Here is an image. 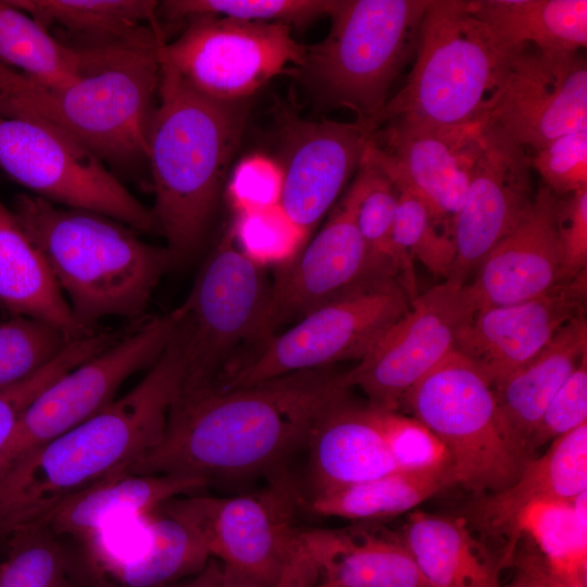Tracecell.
I'll return each mask as SVG.
<instances>
[{
    "instance_id": "obj_6",
    "label": "cell",
    "mask_w": 587,
    "mask_h": 587,
    "mask_svg": "<svg viewBox=\"0 0 587 587\" xmlns=\"http://www.w3.org/2000/svg\"><path fill=\"white\" fill-rule=\"evenodd\" d=\"M508 54L469 0H429L413 67L377 115L376 127L446 128L485 120Z\"/></svg>"
},
{
    "instance_id": "obj_51",
    "label": "cell",
    "mask_w": 587,
    "mask_h": 587,
    "mask_svg": "<svg viewBox=\"0 0 587 587\" xmlns=\"http://www.w3.org/2000/svg\"><path fill=\"white\" fill-rule=\"evenodd\" d=\"M4 102H5L4 93L0 89V116L2 115V111H3V108H4Z\"/></svg>"
},
{
    "instance_id": "obj_11",
    "label": "cell",
    "mask_w": 587,
    "mask_h": 587,
    "mask_svg": "<svg viewBox=\"0 0 587 587\" xmlns=\"http://www.w3.org/2000/svg\"><path fill=\"white\" fill-rule=\"evenodd\" d=\"M0 170L53 204L107 215L137 233L160 234L152 210L99 157L50 124L0 116Z\"/></svg>"
},
{
    "instance_id": "obj_34",
    "label": "cell",
    "mask_w": 587,
    "mask_h": 587,
    "mask_svg": "<svg viewBox=\"0 0 587 587\" xmlns=\"http://www.w3.org/2000/svg\"><path fill=\"white\" fill-rule=\"evenodd\" d=\"M398 199L399 192L395 184L365 152L342 200L354 215L359 233L376 271L398 277L413 300L420 295L414 263L401 255L394 241Z\"/></svg>"
},
{
    "instance_id": "obj_1",
    "label": "cell",
    "mask_w": 587,
    "mask_h": 587,
    "mask_svg": "<svg viewBox=\"0 0 587 587\" xmlns=\"http://www.w3.org/2000/svg\"><path fill=\"white\" fill-rule=\"evenodd\" d=\"M349 390L345 372L326 366L176 399L159 444L126 472L208 480L258 473L305 442L319 417Z\"/></svg>"
},
{
    "instance_id": "obj_29",
    "label": "cell",
    "mask_w": 587,
    "mask_h": 587,
    "mask_svg": "<svg viewBox=\"0 0 587 587\" xmlns=\"http://www.w3.org/2000/svg\"><path fill=\"white\" fill-rule=\"evenodd\" d=\"M586 355L585 313L565 324L530 362L492 387L508 425L530 455L529 442L548 403Z\"/></svg>"
},
{
    "instance_id": "obj_42",
    "label": "cell",
    "mask_w": 587,
    "mask_h": 587,
    "mask_svg": "<svg viewBox=\"0 0 587 587\" xmlns=\"http://www.w3.org/2000/svg\"><path fill=\"white\" fill-rule=\"evenodd\" d=\"M530 164L555 196L587 189V128L557 137L533 151Z\"/></svg>"
},
{
    "instance_id": "obj_32",
    "label": "cell",
    "mask_w": 587,
    "mask_h": 587,
    "mask_svg": "<svg viewBox=\"0 0 587 587\" xmlns=\"http://www.w3.org/2000/svg\"><path fill=\"white\" fill-rule=\"evenodd\" d=\"M43 27L57 26L73 47L140 41L162 29L159 1L7 0Z\"/></svg>"
},
{
    "instance_id": "obj_16",
    "label": "cell",
    "mask_w": 587,
    "mask_h": 587,
    "mask_svg": "<svg viewBox=\"0 0 587 587\" xmlns=\"http://www.w3.org/2000/svg\"><path fill=\"white\" fill-rule=\"evenodd\" d=\"M467 284L448 282L419 295L409 310L350 371L369 404L396 411L410 389L453 350L460 332L476 313Z\"/></svg>"
},
{
    "instance_id": "obj_19",
    "label": "cell",
    "mask_w": 587,
    "mask_h": 587,
    "mask_svg": "<svg viewBox=\"0 0 587 587\" xmlns=\"http://www.w3.org/2000/svg\"><path fill=\"white\" fill-rule=\"evenodd\" d=\"M530 154L486 122L464 203L453 225L457 253L445 280L465 285L490 250L524 217L535 195Z\"/></svg>"
},
{
    "instance_id": "obj_44",
    "label": "cell",
    "mask_w": 587,
    "mask_h": 587,
    "mask_svg": "<svg viewBox=\"0 0 587 587\" xmlns=\"http://www.w3.org/2000/svg\"><path fill=\"white\" fill-rule=\"evenodd\" d=\"M586 423L587 355L548 403L530 439V452Z\"/></svg>"
},
{
    "instance_id": "obj_25",
    "label": "cell",
    "mask_w": 587,
    "mask_h": 587,
    "mask_svg": "<svg viewBox=\"0 0 587 587\" xmlns=\"http://www.w3.org/2000/svg\"><path fill=\"white\" fill-rule=\"evenodd\" d=\"M587 491V423L553 440L537 459L530 458L508 487L477 496L476 523L491 534H521L526 511L545 502L571 503Z\"/></svg>"
},
{
    "instance_id": "obj_12",
    "label": "cell",
    "mask_w": 587,
    "mask_h": 587,
    "mask_svg": "<svg viewBox=\"0 0 587 587\" xmlns=\"http://www.w3.org/2000/svg\"><path fill=\"white\" fill-rule=\"evenodd\" d=\"M158 53L199 93L232 102L247 100L288 65L301 67L305 47L284 23L203 16L174 41L163 40Z\"/></svg>"
},
{
    "instance_id": "obj_5",
    "label": "cell",
    "mask_w": 587,
    "mask_h": 587,
    "mask_svg": "<svg viewBox=\"0 0 587 587\" xmlns=\"http://www.w3.org/2000/svg\"><path fill=\"white\" fill-rule=\"evenodd\" d=\"M11 210L42 252L76 320L98 332L99 320L143 319L162 276L176 259L107 215L62 209L35 195H16Z\"/></svg>"
},
{
    "instance_id": "obj_10",
    "label": "cell",
    "mask_w": 587,
    "mask_h": 587,
    "mask_svg": "<svg viewBox=\"0 0 587 587\" xmlns=\"http://www.w3.org/2000/svg\"><path fill=\"white\" fill-rule=\"evenodd\" d=\"M411 298L396 276L367 278L268 338L216 390H234L289 373L363 359L409 310Z\"/></svg>"
},
{
    "instance_id": "obj_13",
    "label": "cell",
    "mask_w": 587,
    "mask_h": 587,
    "mask_svg": "<svg viewBox=\"0 0 587 587\" xmlns=\"http://www.w3.org/2000/svg\"><path fill=\"white\" fill-rule=\"evenodd\" d=\"M175 310L140 320L114 345L60 376L23 413L0 452V472L16 460L101 412L124 382L151 367L166 348Z\"/></svg>"
},
{
    "instance_id": "obj_26",
    "label": "cell",
    "mask_w": 587,
    "mask_h": 587,
    "mask_svg": "<svg viewBox=\"0 0 587 587\" xmlns=\"http://www.w3.org/2000/svg\"><path fill=\"white\" fill-rule=\"evenodd\" d=\"M299 537L316 563V587H433L401 539L328 528Z\"/></svg>"
},
{
    "instance_id": "obj_14",
    "label": "cell",
    "mask_w": 587,
    "mask_h": 587,
    "mask_svg": "<svg viewBox=\"0 0 587 587\" xmlns=\"http://www.w3.org/2000/svg\"><path fill=\"white\" fill-rule=\"evenodd\" d=\"M159 508L191 527L211 558L261 587L274 586L300 532L286 482L251 495L176 497Z\"/></svg>"
},
{
    "instance_id": "obj_33",
    "label": "cell",
    "mask_w": 587,
    "mask_h": 587,
    "mask_svg": "<svg viewBox=\"0 0 587 587\" xmlns=\"http://www.w3.org/2000/svg\"><path fill=\"white\" fill-rule=\"evenodd\" d=\"M452 485L447 462L400 470L347 487L313 494L312 512L349 520H377L414 509Z\"/></svg>"
},
{
    "instance_id": "obj_49",
    "label": "cell",
    "mask_w": 587,
    "mask_h": 587,
    "mask_svg": "<svg viewBox=\"0 0 587 587\" xmlns=\"http://www.w3.org/2000/svg\"><path fill=\"white\" fill-rule=\"evenodd\" d=\"M504 587H549L545 558L533 552L524 554L513 578Z\"/></svg>"
},
{
    "instance_id": "obj_43",
    "label": "cell",
    "mask_w": 587,
    "mask_h": 587,
    "mask_svg": "<svg viewBox=\"0 0 587 587\" xmlns=\"http://www.w3.org/2000/svg\"><path fill=\"white\" fill-rule=\"evenodd\" d=\"M87 348L68 345L62 353L26 379L0 390V452L23 413L50 384L87 360Z\"/></svg>"
},
{
    "instance_id": "obj_40",
    "label": "cell",
    "mask_w": 587,
    "mask_h": 587,
    "mask_svg": "<svg viewBox=\"0 0 587 587\" xmlns=\"http://www.w3.org/2000/svg\"><path fill=\"white\" fill-rule=\"evenodd\" d=\"M75 340L55 326L14 315L0 323V390L32 376Z\"/></svg>"
},
{
    "instance_id": "obj_21",
    "label": "cell",
    "mask_w": 587,
    "mask_h": 587,
    "mask_svg": "<svg viewBox=\"0 0 587 587\" xmlns=\"http://www.w3.org/2000/svg\"><path fill=\"white\" fill-rule=\"evenodd\" d=\"M284 137L279 207L307 236L355 175L377 128L294 118Z\"/></svg>"
},
{
    "instance_id": "obj_38",
    "label": "cell",
    "mask_w": 587,
    "mask_h": 587,
    "mask_svg": "<svg viewBox=\"0 0 587 587\" xmlns=\"http://www.w3.org/2000/svg\"><path fill=\"white\" fill-rule=\"evenodd\" d=\"M335 4L336 0H167L159 2L158 17L174 23L212 16L291 26L328 15Z\"/></svg>"
},
{
    "instance_id": "obj_45",
    "label": "cell",
    "mask_w": 587,
    "mask_h": 587,
    "mask_svg": "<svg viewBox=\"0 0 587 587\" xmlns=\"http://www.w3.org/2000/svg\"><path fill=\"white\" fill-rule=\"evenodd\" d=\"M554 218L562 283L587 271V189L555 196Z\"/></svg>"
},
{
    "instance_id": "obj_41",
    "label": "cell",
    "mask_w": 587,
    "mask_h": 587,
    "mask_svg": "<svg viewBox=\"0 0 587 587\" xmlns=\"http://www.w3.org/2000/svg\"><path fill=\"white\" fill-rule=\"evenodd\" d=\"M233 232L239 248L261 265L289 260L305 237L279 204L239 212Z\"/></svg>"
},
{
    "instance_id": "obj_9",
    "label": "cell",
    "mask_w": 587,
    "mask_h": 587,
    "mask_svg": "<svg viewBox=\"0 0 587 587\" xmlns=\"http://www.w3.org/2000/svg\"><path fill=\"white\" fill-rule=\"evenodd\" d=\"M270 292L263 265L239 248L234 232L227 233L176 309L183 376L175 400L216 389L238 350L264 344Z\"/></svg>"
},
{
    "instance_id": "obj_50",
    "label": "cell",
    "mask_w": 587,
    "mask_h": 587,
    "mask_svg": "<svg viewBox=\"0 0 587 587\" xmlns=\"http://www.w3.org/2000/svg\"><path fill=\"white\" fill-rule=\"evenodd\" d=\"M548 584L549 587H587L586 570L579 571H555L548 564Z\"/></svg>"
},
{
    "instance_id": "obj_36",
    "label": "cell",
    "mask_w": 587,
    "mask_h": 587,
    "mask_svg": "<svg viewBox=\"0 0 587 587\" xmlns=\"http://www.w3.org/2000/svg\"><path fill=\"white\" fill-rule=\"evenodd\" d=\"M63 539L42 522L10 533L0 587H76L75 554Z\"/></svg>"
},
{
    "instance_id": "obj_48",
    "label": "cell",
    "mask_w": 587,
    "mask_h": 587,
    "mask_svg": "<svg viewBox=\"0 0 587 587\" xmlns=\"http://www.w3.org/2000/svg\"><path fill=\"white\" fill-rule=\"evenodd\" d=\"M168 587H261L227 569L214 558L196 574Z\"/></svg>"
},
{
    "instance_id": "obj_30",
    "label": "cell",
    "mask_w": 587,
    "mask_h": 587,
    "mask_svg": "<svg viewBox=\"0 0 587 587\" xmlns=\"http://www.w3.org/2000/svg\"><path fill=\"white\" fill-rule=\"evenodd\" d=\"M507 53L530 45L550 51L587 46L586 0H469Z\"/></svg>"
},
{
    "instance_id": "obj_18",
    "label": "cell",
    "mask_w": 587,
    "mask_h": 587,
    "mask_svg": "<svg viewBox=\"0 0 587 587\" xmlns=\"http://www.w3.org/2000/svg\"><path fill=\"white\" fill-rule=\"evenodd\" d=\"M485 127L486 120L446 128L388 123L375 132L366 152L398 190L423 200L453 234L454 220L483 150Z\"/></svg>"
},
{
    "instance_id": "obj_2",
    "label": "cell",
    "mask_w": 587,
    "mask_h": 587,
    "mask_svg": "<svg viewBox=\"0 0 587 587\" xmlns=\"http://www.w3.org/2000/svg\"><path fill=\"white\" fill-rule=\"evenodd\" d=\"M182 376V351L173 330L160 358L126 395L1 471L0 540L40 522L75 494L126 472L157 446Z\"/></svg>"
},
{
    "instance_id": "obj_7",
    "label": "cell",
    "mask_w": 587,
    "mask_h": 587,
    "mask_svg": "<svg viewBox=\"0 0 587 587\" xmlns=\"http://www.w3.org/2000/svg\"><path fill=\"white\" fill-rule=\"evenodd\" d=\"M429 0H336L325 39L305 47L301 66L329 104L371 123L389 88L415 54L420 24ZM377 128V127H376Z\"/></svg>"
},
{
    "instance_id": "obj_39",
    "label": "cell",
    "mask_w": 587,
    "mask_h": 587,
    "mask_svg": "<svg viewBox=\"0 0 587 587\" xmlns=\"http://www.w3.org/2000/svg\"><path fill=\"white\" fill-rule=\"evenodd\" d=\"M398 192L394 223L398 251L408 261H419L434 276L447 279L457 253L453 234L438 222L419 197L405 190Z\"/></svg>"
},
{
    "instance_id": "obj_3",
    "label": "cell",
    "mask_w": 587,
    "mask_h": 587,
    "mask_svg": "<svg viewBox=\"0 0 587 587\" xmlns=\"http://www.w3.org/2000/svg\"><path fill=\"white\" fill-rule=\"evenodd\" d=\"M163 33L140 41L78 47L85 59L77 79L42 86L0 63L1 116L52 125L104 164L134 172L147 163L148 130L158 100Z\"/></svg>"
},
{
    "instance_id": "obj_37",
    "label": "cell",
    "mask_w": 587,
    "mask_h": 587,
    "mask_svg": "<svg viewBox=\"0 0 587 587\" xmlns=\"http://www.w3.org/2000/svg\"><path fill=\"white\" fill-rule=\"evenodd\" d=\"M586 494L571 503H537L522 519L521 533L535 537L552 570H586Z\"/></svg>"
},
{
    "instance_id": "obj_17",
    "label": "cell",
    "mask_w": 587,
    "mask_h": 587,
    "mask_svg": "<svg viewBox=\"0 0 587 587\" xmlns=\"http://www.w3.org/2000/svg\"><path fill=\"white\" fill-rule=\"evenodd\" d=\"M77 544L76 587H168L211 558L191 527L160 508L114 519Z\"/></svg>"
},
{
    "instance_id": "obj_4",
    "label": "cell",
    "mask_w": 587,
    "mask_h": 587,
    "mask_svg": "<svg viewBox=\"0 0 587 587\" xmlns=\"http://www.w3.org/2000/svg\"><path fill=\"white\" fill-rule=\"evenodd\" d=\"M158 100L148 130L151 210L178 265L204 242L248 107L199 93L162 62Z\"/></svg>"
},
{
    "instance_id": "obj_15",
    "label": "cell",
    "mask_w": 587,
    "mask_h": 587,
    "mask_svg": "<svg viewBox=\"0 0 587 587\" xmlns=\"http://www.w3.org/2000/svg\"><path fill=\"white\" fill-rule=\"evenodd\" d=\"M526 150L587 128V62L579 51L524 46L510 52L486 118Z\"/></svg>"
},
{
    "instance_id": "obj_22",
    "label": "cell",
    "mask_w": 587,
    "mask_h": 587,
    "mask_svg": "<svg viewBox=\"0 0 587 587\" xmlns=\"http://www.w3.org/2000/svg\"><path fill=\"white\" fill-rule=\"evenodd\" d=\"M376 276L385 274L374 267L354 215L341 200L323 228L271 285L265 341L279 325L303 317L360 282Z\"/></svg>"
},
{
    "instance_id": "obj_27",
    "label": "cell",
    "mask_w": 587,
    "mask_h": 587,
    "mask_svg": "<svg viewBox=\"0 0 587 587\" xmlns=\"http://www.w3.org/2000/svg\"><path fill=\"white\" fill-rule=\"evenodd\" d=\"M208 483L195 476L122 472L70 497L40 522L55 535L79 541L114 519L153 511Z\"/></svg>"
},
{
    "instance_id": "obj_31",
    "label": "cell",
    "mask_w": 587,
    "mask_h": 587,
    "mask_svg": "<svg viewBox=\"0 0 587 587\" xmlns=\"http://www.w3.org/2000/svg\"><path fill=\"white\" fill-rule=\"evenodd\" d=\"M401 540L433 587H501L497 565L462 519L414 512Z\"/></svg>"
},
{
    "instance_id": "obj_35",
    "label": "cell",
    "mask_w": 587,
    "mask_h": 587,
    "mask_svg": "<svg viewBox=\"0 0 587 587\" xmlns=\"http://www.w3.org/2000/svg\"><path fill=\"white\" fill-rule=\"evenodd\" d=\"M84 50L66 45L25 12L0 0V63L47 87L78 78Z\"/></svg>"
},
{
    "instance_id": "obj_23",
    "label": "cell",
    "mask_w": 587,
    "mask_h": 587,
    "mask_svg": "<svg viewBox=\"0 0 587 587\" xmlns=\"http://www.w3.org/2000/svg\"><path fill=\"white\" fill-rule=\"evenodd\" d=\"M555 195L544 184L520 223L484 258L467 284L476 310L540 296L561 283Z\"/></svg>"
},
{
    "instance_id": "obj_46",
    "label": "cell",
    "mask_w": 587,
    "mask_h": 587,
    "mask_svg": "<svg viewBox=\"0 0 587 587\" xmlns=\"http://www.w3.org/2000/svg\"><path fill=\"white\" fill-rule=\"evenodd\" d=\"M282 184L278 162L262 154H252L235 167L228 192L239 212L260 210L279 203Z\"/></svg>"
},
{
    "instance_id": "obj_20",
    "label": "cell",
    "mask_w": 587,
    "mask_h": 587,
    "mask_svg": "<svg viewBox=\"0 0 587 587\" xmlns=\"http://www.w3.org/2000/svg\"><path fill=\"white\" fill-rule=\"evenodd\" d=\"M587 271L522 302L476 311L454 351L494 387L530 362L570 321L586 313Z\"/></svg>"
},
{
    "instance_id": "obj_28",
    "label": "cell",
    "mask_w": 587,
    "mask_h": 587,
    "mask_svg": "<svg viewBox=\"0 0 587 587\" xmlns=\"http://www.w3.org/2000/svg\"><path fill=\"white\" fill-rule=\"evenodd\" d=\"M0 307L13 316L47 322L71 340L91 336L74 316L47 261L0 200Z\"/></svg>"
},
{
    "instance_id": "obj_24",
    "label": "cell",
    "mask_w": 587,
    "mask_h": 587,
    "mask_svg": "<svg viewBox=\"0 0 587 587\" xmlns=\"http://www.w3.org/2000/svg\"><path fill=\"white\" fill-rule=\"evenodd\" d=\"M392 411L346 397L315 422L307 444L314 492L375 479L404 470L392 445Z\"/></svg>"
},
{
    "instance_id": "obj_47",
    "label": "cell",
    "mask_w": 587,
    "mask_h": 587,
    "mask_svg": "<svg viewBox=\"0 0 587 587\" xmlns=\"http://www.w3.org/2000/svg\"><path fill=\"white\" fill-rule=\"evenodd\" d=\"M317 582L316 563L298 535L273 587H316Z\"/></svg>"
},
{
    "instance_id": "obj_8",
    "label": "cell",
    "mask_w": 587,
    "mask_h": 587,
    "mask_svg": "<svg viewBox=\"0 0 587 587\" xmlns=\"http://www.w3.org/2000/svg\"><path fill=\"white\" fill-rule=\"evenodd\" d=\"M401 403L442 445L452 484L477 496L511 485L532 458L508 425L492 386L454 350Z\"/></svg>"
}]
</instances>
